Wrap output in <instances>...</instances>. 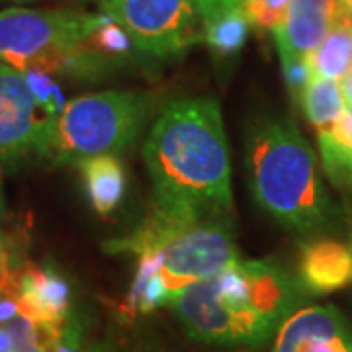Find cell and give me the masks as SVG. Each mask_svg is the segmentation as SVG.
<instances>
[{
    "instance_id": "obj_1",
    "label": "cell",
    "mask_w": 352,
    "mask_h": 352,
    "mask_svg": "<svg viewBox=\"0 0 352 352\" xmlns=\"http://www.w3.org/2000/svg\"><path fill=\"white\" fill-rule=\"evenodd\" d=\"M157 210L184 219H229L231 164L219 104L212 98L170 102L143 143Z\"/></svg>"
},
{
    "instance_id": "obj_2",
    "label": "cell",
    "mask_w": 352,
    "mask_h": 352,
    "mask_svg": "<svg viewBox=\"0 0 352 352\" xmlns=\"http://www.w3.org/2000/svg\"><path fill=\"white\" fill-rule=\"evenodd\" d=\"M309 294L298 276L270 261L237 258L178 292L175 311L190 337L226 346H261Z\"/></svg>"
},
{
    "instance_id": "obj_3",
    "label": "cell",
    "mask_w": 352,
    "mask_h": 352,
    "mask_svg": "<svg viewBox=\"0 0 352 352\" xmlns=\"http://www.w3.org/2000/svg\"><path fill=\"white\" fill-rule=\"evenodd\" d=\"M249 188L258 208L294 233L314 237L335 226L337 210L317 155L286 118L254 122L245 141Z\"/></svg>"
},
{
    "instance_id": "obj_4",
    "label": "cell",
    "mask_w": 352,
    "mask_h": 352,
    "mask_svg": "<svg viewBox=\"0 0 352 352\" xmlns=\"http://www.w3.org/2000/svg\"><path fill=\"white\" fill-rule=\"evenodd\" d=\"M104 249L112 254H157L159 274L173 302L180 289L214 276L239 258L229 219H184L157 208L135 231L106 241Z\"/></svg>"
},
{
    "instance_id": "obj_5",
    "label": "cell",
    "mask_w": 352,
    "mask_h": 352,
    "mask_svg": "<svg viewBox=\"0 0 352 352\" xmlns=\"http://www.w3.org/2000/svg\"><path fill=\"white\" fill-rule=\"evenodd\" d=\"M153 100L141 92L108 90L78 96L51 120L41 159L80 164L92 157H116L129 149L149 120Z\"/></svg>"
},
{
    "instance_id": "obj_6",
    "label": "cell",
    "mask_w": 352,
    "mask_h": 352,
    "mask_svg": "<svg viewBox=\"0 0 352 352\" xmlns=\"http://www.w3.org/2000/svg\"><path fill=\"white\" fill-rule=\"evenodd\" d=\"M106 16L104 10L90 14L71 8L0 10V61L20 73L38 69L53 75L57 63L87 43Z\"/></svg>"
},
{
    "instance_id": "obj_7",
    "label": "cell",
    "mask_w": 352,
    "mask_h": 352,
    "mask_svg": "<svg viewBox=\"0 0 352 352\" xmlns=\"http://www.w3.org/2000/svg\"><path fill=\"white\" fill-rule=\"evenodd\" d=\"M104 12L129 34L135 50L153 59H173L204 41L194 0H106Z\"/></svg>"
},
{
    "instance_id": "obj_8",
    "label": "cell",
    "mask_w": 352,
    "mask_h": 352,
    "mask_svg": "<svg viewBox=\"0 0 352 352\" xmlns=\"http://www.w3.org/2000/svg\"><path fill=\"white\" fill-rule=\"evenodd\" d=\"M38 102L25 76L0 61V164L14 166L41 157L50 131V118H39Z\"/></svg>"
},
{
    "instance_id": "obj_9",
    "label": "cell",
    "mask_w": 352,
    "mask_h": 352,
    "mask_svg": "<svg viewBox=\"0 0 352 352\" xmlns=\"http://www.w3.org/2000/svg\"><path fill=\"white\" fill-rule=\"evenodd\" d=\"M272 352H352V325L335 305H309L289 315Z\"/></svg>"
},
{
    "instance_id": "obj_10",
    "label": "cell",
    "mask_w": 352,
    "mask_h": 352,
    "mask_svg": "<svg viewBox=\"0 0 352 352\" xmlns=\"http://www.w3.org/2000/svg\"><path fill=\"white\" fill-rule=\"evenodd\" d=\"M12 286L20 311L36 321L45 333L59 329L71 317L73 289L53 264L25 268L12 280Z\"/></svg>"
},
{
    "instance_id": "obj_11",
    "label": "cell",
    "mask_w": 352,
    "mask_h": 352,
    "mask_svg": "<svg viewBox=\"0 0 352 352\" xmlns=\"http://www.w3.org/2000/svg\"><path fill=\"white\" fill-rule=\"evenodd\" d=\"M340 0H292L284 24L274 32L280 59H307L327 38Z\"/></svg>"
},
{
    "instance_id": "obj_12",
    "label": "cell",
    "mask_w": 352,
    "mask_h": 352,
    "mask_svg": "<svg viewBox=\"0 0 352 352\" xmlns=\"http://www.w3.org/2000/svg\"><path fill=\"white\" fill-rule=\"evenodd\" d=\"M298 280L314 296L352 284V247L329 237H311L300 251Z\"/></svg>"
},
{
    "instance_id": "obj_13",
    "label": "cell",
    "mask_w": 352,
    "mask_h": 352,
    "mask_svg": "<svg viewBox=\"0 0 352 352\" xmlns=\"http://www.w3.org/2000/svg\"><path fill=\"white\" fill-rule=\"evenodd\" d=\"M317 145L331 184L352 194V108H344L333 124L317 129Z\"/></svg>"
},
{
    "instance_id": "obj_14",
    "label": "cell",
    "mask_w": 352,
    "mask_h": 352,
    "mask_svg": "<svg viewBox=\"0 0 352 352\" xmlns=\"http://www.w3.org/2000/svg\"><path fill=\"white\" fill-rule=\"evenodd\" d=\"M92 208L98 214L113 212L126 194V173L122 163L110 157H92L78 164Z\"/></svg>"
},
{
    "instance_id": "obj_15",
    "label": "cell",
    "mask_w": 352,
    "mask_h": 352,
    "mask_svg": "<svg viewBox=\"0 0 352 352\" xmlns=\"http://www.w3.org/2000/svg\"><path fill=\"white\" fill-rule=\"evenodd\" d=\"M311 76L340 80L352 71V24L335 20L327 38L307 57Z\"/></svg>"
},
{
    "instance_id": "obj_16",
    "label": "cell",
    "mask_w": 352,
    "mask_h": 352,
    "mask_svg": "<svg viewBox=\"0 0 352 352\" xmlns=\"http://www.w3.org/2000/svg\"><path fill=\"white\" fill-rule=\"evenodd\" d=\"M204 41L214 53L215 59H231L239 53L251 32V24L243 12V6H231L219 10L204 22Z\"/></svg>"
},
{
    "instance_id": "obj_17",
    "label": "cell",
    "mask_w": 352,
    "mask_h": 352,
    "mask_svg": "<svg viewBox=\"0 0 352 352\" xmlns=\"http://www.w3.org/2000/svg\"><path fill=\"white\" fill-rule=\"evenodd\" d=\"M298 102L302 104L303 113L309 120V124L315 127V131L333 124L346 108L340 94L339 80L319 78V76L309 78Z\"/></svg>"
},
{
    "instance_id": "obj_18",
    "label": "cell",
    "mask_w": 352,
    "mask_h": 352,
    "mask_svg": "<svg viewBox=\"0 0 352 352\" xmlns=\"http://www.w3.org/2000/svg\"><path fill=\"white\" fill-rule=\"evenodd\" d=\"M88 45L92 50L98 51L110 65L126 61L127 57L131 55V51L135 50V45H133V41L129 38V34L113 20L110 14L96 28V32L88 38Z\"/></svg>"
},
{
    "instance_id": "obj_19",
    "label": "cell",
    "mask_w": 352,
    "mask_h": 352,
    "mask_svg": "<svg viewBox=\"0 0 352 352\" xmlns=\"http://www.w3.org/2000/svg\"><path fill=\"white\" fill-rule=\"evenodd\" d=\"M22 75L25 76V82H28V87L32 90L34 98L38 102L39 110L43 112L45 118L55 120L65 110L67 102H65V96L63 92H61V88H59V85L53 80V75L38 71V69L24 71Z\"/></svg>"
},
{
    "instance_id": "obj_20",
    "label": "cell",
    "mask_w": 352,
    "mask_h": 352,
    "mask_svg": "<svg viewBox=\"0 0 352 352\" xmlns=\"http://www.w3.org/2000/svg\"><path fill=\"white\" fill-rule=\"evenodd\" d=\"M292 0H241L243 12L251 28L276 32L284 24Z\"/></svg>"
},
{
    "instance_id": "obj_21",
    "label": "cell",
    "mask_w": 352,
    "mask_h": 352,
    "mask_svg": "<svg viewBox=\"0 0 352 352\" xmlns=\"http://www.w3.org/2000/svg\"><path fill=\"white\" fill-rule=\"evenodd\" d=\"M8 329L12 335L10 352H47V333L28 315L20 314L14 317Z\"/></svg>"
},
{
    "instance_id": "obj_22",
    "label": "cell",
    "mask_w": 352,
    "mask_h": 352,
    "mask_svg": "<svg viewBox=\"0 0 352 352\" xmlns=\"http://www.w3.org/2000/svg\"><path fill=\"white\" fill-rule=\"evenodd\" d=\"M282 63V75H284V82L292 92V96L298 100L305 85L311 78V71L307 59H280Z\"/></svg>"
},
{
    "instance_id": "obj_23",
    "label": "cell",
    "mask_w": 352,
    "mask_h": 352,
    "mask_svg": "<svg viewBox=\"0 0 352 352\" xmlns=\"http://www.w3.org/2000/svg\"><path fill=\"white\" fill-rule=\"evenodd\" d=\"M22 311H20L18 298L14 294L12 282L6 284V286H0V327L2 325H8L14 317H18Z\"/></svg>"
},
{
    "instance_id": "obj_24",
    "label": "cell",
    "mask_w": 352,
    "mask_h": 352,
    "mask_svg": "<svg viewBox=\"0 0 352 352\" xmlns=\"http://www.w3.org/2000/svg\"><path fill=\"white\" fill-rule=\"evenodd\" d=\"M194 4H196L201 22H204L206 18L214 16V14L219 12V10H226V8H231V6H237V4H241V0H194Z\"/></svg>"
},
{
    "instance_id": "obj_25",
    "label": "cell",
    "mask_w": 352,
    "mask_h": 352,
    "mask_svg": "<svg viewBox=\"0 0 352 352\" xmlns=\"http://www.w3.org/2000/svg\"><path fill=\"white\" fill-rule=\"evenodd\" d=\"M10 261H12V249L8 237L0 231V286H6L10 282Z\"/></svg>"
},
{
    "instance_id": "obj_26",
    "label": "cell",
    "mask_w": 352,
    "mask_h": 352,
    "mask_svg": "<svg viewBox=\"0 0 352 352\" xmlns=\"http://www.w3.org/2000/svg\"><path fill=\"white\" fill-rule=\"evenodd\" d=\"M340 94H342V100L346 104V108H352V71L346 76H342L339 80Z\"/></svg>"
},
{
    "instance_id": "obj_27",
    "label": "cell",
    "mask_w": 352,
    "mask_h": 352,
    "mask_svg": "<svg viewBox=\"0 0 352 352\" xmlns=\"http://www.w3.org/2000/svg\"><path fill=\"white\" fill-rule=\"evenodd\" d=\"M4 214V190H2V180H0V215Z\"/></svg>"
},
{
    "instance_id": "obj_28",
    "label": "cell",
    "mask_w": 352,
    "mask_h": 352,
    "mask_svg": "<svg viewBox=\"0 0 352 352\" xmlns=\"http://www.w3.org/2000/svg\"><path fill=\"white\" fill-rule=\"evenodd\" d=\"M340 6H342L346 12L352 14V0H340Z\"/></svg>"
},
{
    "instance_id": "obj_29",
    "label": "cell",
    "mask_w": 352,
    "mask_h": 352,
    "mask_svg": "<svg viewBox=\"0 0 352 352\" xmlns=\"http://www.w3.org/2000/svg\"><path fill=\"white\" fill-rule=\"evenodd\" d=\"M98 2H100V6H104V2H106V0H98Z\"/></svg>"
}]
</instances>
